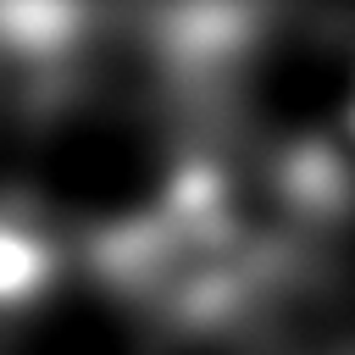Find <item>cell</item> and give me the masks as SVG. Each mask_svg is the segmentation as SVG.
Here are the masks:
<instances>
[{
	"mask_svg": "<svg viewBox=\"0 0 355 355\" xmlns=\"http://www.w3.org/2000/svg\"><path fill=\"white\" fill-rule=\"evenodd\" d=\"M89 277L161 338H222L239 333L283 283L244 255L222 227L155 194L83 233L78 244Z\"/></svg>",
	"mask_w": 355,
	"mask_h": 355,
	"instance_id": "1",
	"label": "cell"
},
{
	"mask_svg": "<svg viewBox=\"0 0 355 355\" xmlns=\"http://www.w3.org/2000/svg\"><path fill=\"white\" fill-rule=\"evenodd\" d=\"M266 28L272 17L244 6H183V11H155L144 22L150 55L194 111L227 100L233 83H244L250 61L266 50Z\"/></svg>",
	"mask_w": 355,
	"mask_h": 355,
	"instance_id": "2",
	"label": "cell"
},
{
	"mask_svg": "<svg viewBox=\"0 0 355 355\" xmlns=\"http://www.w3.org/2000/svg\"><path fill=\"white\" fill-rule=\"evenodd\" d=\"M67 272V239L28 194H0V316L33 311Z\"/></svg>",
	"mask_w": 355,
	"mask_h": 355,
	"instance_id": "3",
	"label": "cell"
},
{
	"mask_svg": "<svg viewBox=\"0 0 355 355\" xmlns=\"http://www.w3.org/2000/svg\"><path fill=\"white\" fill-rule=\"evenodd\" d=\"M89 28L94 17L72 6H0V55L28 67L39 83H50L67 78V67L83 55Z\"/></svg>",
	"mask_w": 355,
	"mask_h": 355,
	"instance_id": "4",
	"label": "cell"
},
{
	"mask_svg": "<svg viewBox=\"0 0 355 355\" xmlns=\"http://www.w3.org/2000/svg\"><path fill=\"white\" fill-rule=\"evenodd\" d=\"M322 355H355V344H349V349H322Z\"/></svg>",
	"mask_w": 355,
	"mask_h": 355,
	"instance_id": "5",
	"label": "cell"
}]
</instances>
